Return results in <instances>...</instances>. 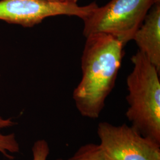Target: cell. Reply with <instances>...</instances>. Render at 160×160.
I'll list each match as a JSON object with an SVG mask.
<instances>
[{"instance_id":"6da1fadb","label":"cell","mask_w":160,"mask_h":160,"mask_svg":"<svg viewBox=\"0 0 160 160\" xmlns=\"http://www.w3.org/2000/svg\"><path fill=\"white\" fill-rule=\"evenodd\" d=\"M124 46L109 34L95 33L86 37L81 58L82 78L72 93L81 116L92 119L100 116L115 86Z\"/></svg>"},{"instance_id":"7a4b0ae2","label":"cell","mask_w":160,"mask_h":160,"mask_svg":"<svg viewBox=\"0 0 160 160\" xmlns=\"http://www.w3.org/2000/svg\"><path fill=\"white\" fill-rule=\"evenodd\" d=\"M127 77V119L141 135L160 145V72L141 52L132 56Z\"/></svg>"},{"instance_id":"3957f363","label":"cell","mask_w":160,"mask_h":160,"mask_svg":"<svg viewBox=\"0 0 160 160\" xmlns=\"http://www.w3.org/2000/svg\"><path fill=\"white\" fill-rule=\"evenodd\" d=\"M160 0H111L83 20V35L109 34L125 46L133 39L150 8Z\"/></svg>"},{"instance_id":"277c9868","label":"cell","mask_w":160,"mask_h":160,"mask_svg":"<svg viewBox=\"0 0 160 160\" xmlns=\"http://www.w3.org/2000/svg\"><path fill=\"white\" fill-rule=\"evenodd\" d=\"M97 7L95 2L80 6L77 3L48 0H1L0 20L29 28L48 17L60 15L76 16L84 20Z\"/></svg>"},{"instance_id":"5b68a950","label":"cell","mask_w":160,"mask_h":160,"mask_svg":"<svg viewBox=\"0 0 160 160\" xmlns=\"http://www.w3.org/2000/svg\"><path fill=\"white\" fill-rule=\"evenodd\" d=\"M100 145L112 160H160V145L126 123L102 122L97 126Z\"/></svg>"},{"instance_id":"8992f818","label":"cell","mask_w":160,"mask_h":160,"mask_svg":"<svg viewBox=\"0 0 160 160\" xmlns=\"http://www.w3.org/2000/svg\"><path fill=\"white\" fill-rule=\"evenodd\" d=\"M132 40L135 41L139 51L160 72V1L150 8Z\"/></svg>"},{"instance_id":"52a82bcc","label":"cell","mask_w":160,"mask_h":160,"mask_svg":"<svg viewBox=\"0 0 160 160\" xmlns=\"http://www.w3.org/2000/svg\"><path fill=\"white\" fill-rule=\"evenodd\" d=\"M15 125L16 122L12 118H5L0 116V130ZM19 152L20 145L15 134H3L0 132V153L8 159H12L13 155Z\"/></svg>"},{"instance_id":"ba28073f","label":"cell","mask_w":160,"mask_h":160,"mask_svg":"<svg viewBox=\"0 0 160 160\" xmlns=\"http://www.w3.org/2000/svg\"><path fill=\"white\" fill-rule=\"evenodd\" d=\"M56 160H112L104 152L99 144L88 143L81 146L72 156Z\"/></svg>"},{"instance_id":"9c48e42d","label":"cell","mask_w":160,"mask_h":160,"mask_svg":"<svg viewBox=\"0 0 160 160\" xmlns=\"http://www.w3.org/2000/svg\"><path fill=\"white\" fill-rule=\"evenodd\" d=\"M32 151L33 160H47L50 153L49 144L45 139H39L34 142Z\"/></svg>"},{"instance_id":"30bf717a","label":"cell","mask_w":160,"mask_h":160,"mask_svg":"<svg viewBox=\"0 0 160 160\" xmlns=\"http://www.w3.org/2000/svg\"><path fill=\"white\" fill-rule=\"evenodd\" d=\"M78 0H60L62 2H72V3H77Z\"/></svg>"},{"instance_id":"8fae6325","label":"cell","mask_w":160,"mask_h":160,"mask_svg":"<svg viewBox=\"0 0 160 160\" xmlns=\"http://www.w3.org/2000/svg\"><path fill=\"white\" fill-rule=\"evenodd\" d=\"M48 1H60V0H48Z\"/></svg>"}]
</instances>
